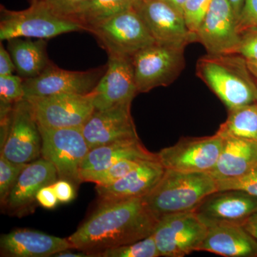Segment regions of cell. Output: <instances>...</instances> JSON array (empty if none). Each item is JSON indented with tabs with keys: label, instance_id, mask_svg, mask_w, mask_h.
Segmentation results:
<instances>
[{
	"label": "cell",
	"instance_id": "obj_39",
	"mask_svg": "<svg viewBox=\"0 0 257 257\" xmlns=\"http://www.w3.org/2000/svg\"><path fill=\"white\" fill-rule=\"evenodd\" d=\"M241 225L257 241V211L248 216Z\"/></svg>",
	"mask_w": 257,
	"mask_h": 257
},
{
	"label": "cell",
	"instance_id": "obj_20",
	"mask_svg": "<svg viewBox=\"0 0 257 257\" xmlns=\"http://www.w3.org/2000/svg\"><path fill=\"white\" fill-rule=\"evenodd\" d=\"M74 248L68 239L28 229H17L0 238L1 256L48 257Z\"/></svg>",
	"mask_w": 257,
	"mask_h": 257
},
{
	"label": "cell",
	"instance_id": "obj_7",
	"mask_svg": "<svg viewBox=\"0 0 257 257\" xmlns=\"http://www.w3.org/2000/svg\"><path fill=\"white\" fill-rule=\"evenodd\" d=\"M184 48L156 43L135 54L133 63L138 93L173 82L185 65Z\"/></svg>",
	"mask_w": 257,
	"mask_h": 257
},
{
	"label": "cell",
	"instance_id": "obj_33",
	"mask_svg": "<svg viewBox=\"0 0 257 257\" xmlns=\"http://www.w3.org/2000/svg\"><path fill=\"white\" fill-rule=\"evenodd\" d=\"M236 28L240 35L246 30L257 29V0H245Z\"/></svg>",
	"mask_w": 257,
	"mask_h": 257
},
{
	"label": "cell",
	"instance_id": "obj_19",
	"mask_svg": "<svg viewBox=\"0 0 257 257\" xmlns=\"http://www.w3.org/2000/svg\"><path fill=\"white\" fill-rule=\"evenodd\" d=\"M165 170L159 160L143 161L114 183L96 185V193L100 202H119L145 197L158 183Z\"/></svg>",
	"mask_w": 257,
	"mask_h": 257
},
{
	"label": "cell",
	"instance_id": "obj_34",
	"mask_svg": "<svg viewBox=\"0 0 257 257\" xmlns=\"http://www.w3.org/2000/svg\"><path fill=\"white\" fill-rule=\"evenodd\" d=\"M240 35L241 42L236 55L246 60L257 61V29L246 30Z\"/></svg>",
	"mask_w": 257,
	"mask_h": 257
},
{
	"label": "cell",
	"instance_id": "obj_10",
	"mask_svg": "<svg viewBox=\"0 0 257 257\" xmlns=\"http://www.w3.org/2000/svg\"><path fill=\"white\" fill-rule=\"evenodd\" d=\"M1 155L17 164L28 165L42 156V136L31 104L27 99L13 106Z\"/></svg>",
	"mask_w": 257,
	"mask_h": 257
},
{
	"label": "cell",
	"instance_id": "obj_4",
	"mask_svg": "<svg viewBox=\"0 0 257 257\" xmlns=\"http://www.w3.org/2000/svg\"><path fill=\"white\" fill-rule=\"evenodd\" d=\"M86 30L80 23L52 13L43 3L32 4L28 9L10 11L2 8L0 40L21 37L50 39L68 32Z\"/></svg>",
	"mask_w": 257,
	"mask_h": 257
},
{
	"label": "cell",
	"instance_id": "obj_3",
	"mask_svg": "<svg viewBox=\"0 0 257 257\" xmlns=\"http://www.w3.org/2000/svg\"><path fill=\"white\" fill-rule=\"evenodd\" d=\"M197 74L229 110L257 102V86L239 55H210L198 60Z\"/></svg>",
	"mask_w": 257,
	"mask_h": 257
},
{
	"label": "cell",
	"instance_id": "obj_40",
	"mask_svg": "<svg viewBox=\"0 0 257 257\" xmlns=\"http://www.w3.org/2000/svg\"><path fill=\"white\" fill-rule=\"evenodd\" d=\"M229 1L231 7H232L233 10H234L236 20L238 21V19H239L240 15H241V10L243 9L245 0H229Z\"/></svg>",
	"mask_w": 257,
	"mask_h": 257
},
{
	"label": "cell",
	"instance_id": "obj_26",
	"mask_svg": "<svg viewBox=\"0 0 257 257\" xmlns=\"http://www.w3.org/2000/svg\"><path fill=\"white\" fill-rule=\"evenodd\" d=\"M216 133L223 138L257 141V102L229 110L227 119Z\"/></svg>",
	"mask_w": 257,
	"mask_h": 257
},
{
	"label": "cell",
	"instance_id": "obj_30",
	"mask_svg": "<svg viewBox=\"0 0 257 257\" xmlns=\"http://www.w3.org/2000/svg\"><path fill=\"white\" fill-rule=\"evenodd\" d=\"M211 2L212 0H188L184 5L182 13L186 25L189 32L195 36L207 15Z\"/></svg>",
	"mask_w": 257,
	"mask_h": 257
},
{
	"label": "cell",
	"instance_id": "obj_29",
	"mask_svg": "<svg viewBox=\"0 0 257 257\" xmlns=\"http://www.w3.org/2000/svg\"><path fill=\"white\" fill-rule=\"evenodd\" d=\"M27 165L17 164L0 156V202L4 206L19 176Z\"/></svg>",
	"mask_w": 257,
	"mask_h": 257
},
{
	"label": "cell",
	"instance_id": "obj_14",
	"mask_svg": "<svg viewBox=\"0 0 257 257\" xmlns=\"http://www.w3.org/2000/svg\"><path fill=\"white\" fill-rule=\"evenodd\" d=\"M104 72L102 68L71 72L50 64L35 78L24 79V99L60 94H89L97 85Z\"/></svg>",
	"mask_w": 257,
	"mask_h": 257
},
{
	"label": "cell",
	"instance_id": "obj_36",
	"mask_svg": "<svg viewBox=\"0 0 257 257\" xmlns=\"http://www.w3.org/2000/svg\"><path fill=\"white\" fill-rule=\"evenodd\" d=\"M37 201L40 205L47 209H52L56 207L58 204V199L53 185L46 186L40 189L37 193Z\"/></svg>",
	"mask_w": 257,
	"mask_h": 257
},
{
	"label": "cell",
	"instance_id": "obj_31",
	"mask_svg": "<svg viewBox=\"0 0 257 257\" xmlns=\"http://www.w3.org/2000/svg\"><path fill=\"white\" fill-rule=\"evenodd\" d=\"M23 79L14 74L0 76V100L14 104L25 98Z\"/></svg>",
	"mask_w": 257,
	"mask_h": 257
},
{
	"label": "cell",
	"instance_id": "obj_38",
	"mask_svg": "<svg viewBox=\"0 0 257 257\" xmlns=\"http://www.w3.org/2000/svg\"><path fill=\"white\" fill-rule=\"evenodd\" d=\"M16 70L14 62L9 52H8L3 44L0 45V76L10 75L13 74Z\"/></svg>",
	"mask_w": 257,
	"mask_h": 257
},
{
	"label": "cell",
	"instance_id": "obj_32",
	"mask_svg": "<svg viewBox=\"0 0 257 257\" xmlns=\"http://www.w3.org/2000/svg\"><path fill=\"white\" fill-rule=\"evenodd\" d=\"M217 184L219 191H243L257 198V166L241 177L217 181Z\"/></svg>",
	"mask_w": 257,
	"mask_h": 257
},
{
	"label": "cell",
	"instance_id": "obj_23",
	"mask_svg": "<svg viewBox=\"0 0 257 257\" xmlns=\"http://www.w3.org/2000/svg\"><path fill=\"white\" fill-rule=\"evenodd\" d=\"M126 160H152L159 157L147 150L140 138L124 139L91 150L83 160L80 171L104 170Z\"/></svg>",
	"mask_w": 257,
	"mask_h": 257
},
{
	"label": "cell",
	"instance_id": "obj_37",
	"mask_svg": "<svg viewBox=\"0 0 257 257\" xmlns=\"http://www.w3.org/2000/svg\"><path fill=\"white\" fill-rule=\"evenodd\" d=\"M55 189L56 195L59 202L61 203H69L73 200L75 192L71 182L64 179H59L52 184Z\"/></svg>",
	"mask_w": 257,
	"mask_h": 257
},
{
	"label": "cell",
	"instance_id": "obj_13",
	"mask_svg": "<svg viewBox=\"0 0 257 257\" xmlns=\"http://www.w3.org/2000/svg\"><path fill=\"white\" fill-rule=\"evenodd\" d=\"M229 0H212L196 37L210 55H236L241 42Z\"/></svg>",
	"mask_w": 257,
	"mask_h": 257
},
{
	"label": "cell",
	"instance_id": "obj_9",
	"mask_svg": "<svg viewBox=\"0 0 257 257\" xmlns=\"http://www.w3.org/2000/svg\"><path fill=\"white\" fill-rule=\"evenodd\" d=\"M208 227L194 211L162 216L153 235L161 256L183 257L198 251Z\"/></svg>",
	"mask_w": 257,
	"mask_h": 257
},
{
	"label": "cell",
	"instance_id": "obj_5",
	"mask_svg": "<svg viewBox=\"0 0 257 257\" xmlns=\"http://www.w3.org/2000/svg\"><path fill=\"white\" fill-rule=\"evenodd\" d=\"M39 128L42 136V157L53 164L58 179L76 186L82 183L81 165L90 151L82 127Z\"/></svg>",
	"mask_w": 257,
	"mask_h": 257
},
{
	"label": "cell",
	"instance_id": "obj_25",
	"mask_svg": "<svg viewBox=\"0 0 257 257\" xmlns=\"http://www.w3.org/2000/svg\"><path fill=\"white\" fill-rule=\"evenodd\" d=\"M138 0H87L69 18L85 27L101 23L104 20L132 9Z\"/></svg>",
	"mask_w": 257,
	"mask_h": 257
},
{
	"label": "cell",
	"instance_id": "obj_11",
	"mask_svg": "<svg viewBox=\"0 0 257 257\" xmlns=\"http://www.w3.org/2000/svg\"><path fill=\"white\" fill-rule=\"evenodd\" d=\"M223 143L224 138L217 133L204 138H184L157 155L166 170L209 172L219 159Z\"/></svg>",
	"mask_w": 257,
	"mask_h": 257
},
{
	"label": "cell",
	"instance_id": "obj_17",
	"mask_svg": "<svg viewBox=\"0 0 257 257\" xmlns=\"http://www.w3.org/2000/svg\"><path fill=\"white\" fill-rule=\"evenodd\" d=\"M257 211V198L240 190L217 191L194 210L207 227L218 224L241 225Z\"/></svg>",
	"mask_w": 257,
	"mask_h": 257
},
{
	"label": "cell",
	"instance_id": "obj_44",
	"mask_svg": "<svg viewBox=\"0 0 257 257\" xmlns=\"http://www.w3.org/2000/svg\"><path fill=\"white\" fill-rule=\"evenodd\" d=\"M45 0H32V4H37V3H43Z\"/></svg>",
	"mask_w": 257,
	"mask_h": 257
},
{
	"label": "cell",
	"instance_id": "obj_28",
	"mask_svg": "<svg viewBox=\"0 0 257 257\" xmlns=\"http://www.w3.org/2000/svg\"><path fill=\"white\" fill-rule=\"evenodd\" d=\"M101 257H159L160 251L153 235L128 244L104 250Z\"/></svg>",
	"mask_w": 257,
	"mask_h": 257
},
{
	"label": "cell",
	"instance_id": "obj_41",
	"mask_svg": "<svg viewBox=\"0 0 257 257\" xmlns=\"http://www.w3.org/2000/svg\"><path fill=\"white\" fill-rule=\"evenodd\" d=\"M53 256L56 257H88L90 256L87 253L80 251V253H73L69 251L68 250L60 251V252L56 253Z\"/></svg>",
	"mask_w": 257,
	"mask_h": 257
},
{
	"label": "cell",
	"instance_id": "obj_18",
	"mask_svg": "<svg viewBox=\"0 0 257 257\" xmlns=\"http://www.w3.org/2000/svg\"><path fill=\"white\" fill-rule=\"evenodd\" d=\"M131 104L95 110L82 126L89 150L124 139L139 138L131 112Z\"/></svg>",
	"mask_w": 257,
	"mask_h": 257
},
{
	"label": "cell",
	"instance_id": "obj_15",
	"mask_svg": "<svg viewBox=\"0 0 257 257\" xmlns=\"http://www.w3.org/2000/svg\"><path fill=\"white\" fill-rule=\"evenodd\" d=\"M109 57L105 72L92 92L95 110L131 104L138 94L133 57L115 55Z\"/></svg>",
	"mask_w": 257,
	"mask_h": 257
},
{
	"label": "cell",
	"instance_id": "obj_12",
	"mask_svg": "<svg viewBox=\"0 0 257 257\" xmlns=\"http://www.w3.org/2000/svg\"><path fill=\"white\" fill-rule=\"evenodd\" d=\"M133 8L157 44L185 47L197 41L187 28L183 14L167 0H138Z\"/></svg>",
	"mask_w": 257,
	"mask_h": 257
},
{
	"label": "cell",
	"instance_id": "obj_2",
	"mask_svg": "<svg viewBox=\"0 0 257 257\" xmlns=\"http://www.w3.org/2000/svg\"><path fill=\"white\" fill-rule=\"evenodd\" d=\"M217 191V181L209 172L165 170L157 185L143 198L160 219L194 211L208 196Z\"/></svg>",
	"mask_w": 257,
	"mask_h": 257
},
{
	"label": "cell",
	"instance_id": "obj_35",
	"mask_svg": "<svg viewBox=\"0 0 257 257\" xmlns=\"http://www.w3.org/2000/svg\"><path fill=\"white\" fill-rule=\"evenodd\" d=\"M87 0H45L43 3L52 13L62 17L70 18Z\"/></svg>",
	"mask_w": 257,
	"mask_h": 257
},
{
	"label": "cell",
	"instance_id": "obj_21",
	"mask_svg": "<svg viewBox=\"0 0 257 257\" xmlns=\"http://www.w3.org/2000/svg\"><path fill=\"white\" fill-rule=\"evenodd\" d=\"M198 251L225 257H257V241L241 225L218 224L208 227Z\"/></svg>",
	"mask_w": 257,
	"mask_h": 257
},
{
	"label": "cell",
	"instance_id": "obj_42",
	"mask_svg": "<svg viewBox=\"0 0 257 257\" xmlns=\"http://www.w3.org/2000/svg\"><path fill=\"white\" fill-rule=\"evenodd\" d=\"M248 70L252 74L253 77L257 80V61L246 60Z\"/></svg>",
	"mask_w": 257,
	"mask_h": 257
},
{
	"label": "cell",
	"instance_id": "obj_1",
	"mask_svg": "<svg viewBox=\"0 0 257 257\" xmlns=\"http://www.w3.org/2000/svg\"><path fill=\"white\" fill-rule=\"evenodd\" d=\"M158 221L143 197L100 202L92 215L67 239L75 249L98 256L104 250L151 236Z\"/></svg>",
	"mask_w": 257,
	"mask_h": 257
},
{
	"label": "cell",
	"instance_id": "obj_22",
	"mask_svg": "<svg viewBox=\"0 0 257 257\" xmlns=\"http://www.w3.org/2000/svg\"><path fill=\"white\" fill-rule=\"evenodd\" d=\"M257 166V141L224 138L222 149L214 168L209 172L216 181L241 177Z\"/></svg>",
	"mask_w": 257,
	"mask_h": 257
},
{
	"label": "cell",
	"instance_id": "obj_16",
	"mask_svg": "<svg viewBox=\"0 0 257 257\" xmlns=\"http://www.w3.org/2000/svg\"><path fill=\"white\" fill-rule=\"evenodd\" d=\"M57 179L55 166L43 157L28 164L2 207L9 214L19 217L27 215L35 209L39 191L53 184Z\"/></svg>",
	"mask_w": 257,
	"mask_h": 257
},
{
	"label": "cell",
	"instance_id": "obj_8",
	"mask_svg": "<svg viewBox=\"0 0 257 257\" xmlns=\"http://www.w3.org/2000/svg\"><path fill=\"white\" fill-rule=\"evenodd\" d=\"M37 124L42 127H82L95 107L92 92L28 98Z\"/></svg>",
	"mask_w": 257,
	"mask_h": 257
},
{
	"label": "cell",
	"instance_id": "obj_27",
	"mask_svg": "<svg viewBox=\"0 0 257 257\" xmlns=\"http://www.w3.org/2000/svg\"><path fill=\"white\" fill-rule=\"evenodd\" d=\"M143 160H126L97 171H80L79 176L82 182L95 183L98 186H106L122 178L128 172L138 167Z\"/></svg>",
	"mask_w": 257,
	"mask_h": 257
},
{
	"label": "cell",
	"instance_id": "obj_24",
	"mask_svg": "<svg viewBox=\"0 0 257 257\" xmlns=\"http://www.w3.org/2000/svg\"><path fill=\"white\" fill-rule=\"evenodd\" d=\"M8 50L19 76L25 79L35 78L50 65L46 53V43L42 40L15 38L8 40Z\"/></svg>",
	"mask_w": 257,
	"mask_h": 257
},
{
	"label": "cell",
	"instance_id": "obj_43",
	"mask_svg": "<svg viewBox=\"0 0 257 257\" xmlns=\"http://www.w3.org/2000/svg\"><path fill=\"white\" fill-rule=\"evenodd\" d=\"M167 1L182 13L184 5L188 0H167Z\"/></svg>",
	"mask_w": 257,
	"mask_h": 257
},
{
	"label": "cell",
	"instance_id": "obj_6",
	"mask_svg": "<svg viewBox=\"0 0 257 257\" xmlns=\"http://www.w3.org/2000/svg\"><path fill=\"white\" fill-rule=\"evenodd\" d=\"M87 30L95 35L109 55L133 57L140 51L156 44L134 8L89 27Z\"/></svg>",
	"mask_w": 257,
	"mask_h": 257
}]
</instances>
